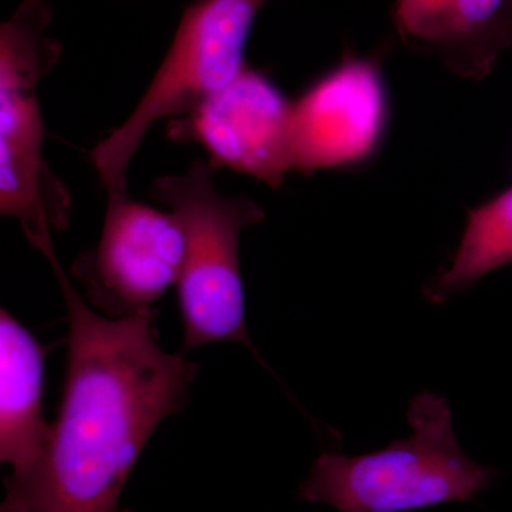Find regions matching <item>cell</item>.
Wrapping results in <instances>:
<instances>
[{"label":"cell","instance_id":"6da1fadb","mask_svg":"<svg viewBox=\"0 0 512 512\" xmlns=\"http://www.w3.org/2000/svg\"><path fill=\"white\" fill-rule=\"evenodd\" d=\"M46 259L69 318L62 403L42 457L6 478L0 512H133L120 505L131 471L187 403L198 365L161 348L156 316L106 318L73 288L55 251Z\"/></svg>","mask_w":512,"mask_h":512},{"label":"cell","instance_id":"7a4b0ae2","mask_svg":"<svg viewBox=\"0 0 512 512\" xmlns=\"http://www.w3.org/2000/svg\"><path fill=\"white\" fill-rule=\"evenodd\" d=\"M413 434L363 456L323 453L299 487L301 500L339 512H409L477 497L497 480L461 450L453 414L430 392L410 402Z\"/></svg>","mask_w":512,"mask_h":512},{"label":"cell","instance_id":"3957f363","mask_svg":"<svg viewBox=\"0 0 512 512\" xmlns=\"http://www.w3.org/2000/svg\"><path fill=\"white\" fill-rule=\"evenodd\" d=\"M151 195L170 208L184 234L183 268L175 286L183 320L181 353L220 342L241 343L255 353L245 323L239 238L245 228L265 220V211L245 195L218 191L211 165L202 160L187 173L157 178Z\"/></svg>","mask_w":512,"mask_h":512},{"label":"cell","instance_id":"277c9868","mask_svg":"<svg viewBox=\"0 0 512 512\" xmlns=\"http://www.w3.org/2000/svg\"><path fill=\"white\" fill-rule=\"evenodd\" d=\"M52 22L47 0H25L0 28V211L20 222L40 252L53 231L66 228L69 192L43 160V126L37 86L62 56L46 35Z\"/></svg>","mask_w":512,"mask_h":512},{"label":"cell","instance_id":"5b68a950","mask_svg":"<svg viewBox=\"0 0 512 512\" xmlns=\"http://www.w3.org/2000/svg\"><path fill=\"white\" fill-rule=\"evenodd\" d=\"M269 0H195L143 97L130 116L92 151L107 197L128 194L127 173L150 128L187 116L242 70L252 25Z\"/></svg>","mask_w":512,"mask_h":512},{"label":"cell","instance_id":"8992f818","mask_svg":"<svg viewBox=\"0 0 512 512\" xmlns=\"http://www.w3.org/2000/svg\"><path fill=\"white\" fill-rule=\"evenodd\" d=\"M184 252L183 229L171 212L116 195L107 197L99 244L74 261L73 276L106 318L156 316L154 305L177 286Z\"/></svg>","mask_w":512,"mask_h":512},{"label":"cell","instance_id":"52a82bcc","mask_svg":"<svg viewBox=\"0 0 512 512\" xmlns=\"http://www.w3.org/2000/svg\"><path fill=\"white\" fill-rule=\"evenodd\" d=\"M200 143L215 164L278 188L293 168V101L247 66L174 128Z\"/></svg>","mask_w":512,"mask_h":512},{"label":"cell","instance_id":"ba28073f","mask_svg":"<svg viewBox=\"0 0 512 512\" xmlns=\"http://www.w3.org/2000/svg\"><path fill=\"white\" fill-rule=\"evenodd\" d=\"M389 117L379 64L345 56L293 101V168L315 173L369 160L382 146Z\"/></svg>","mask_w":512,"mask_h":512},{"label":"cell","instance_id":"9c48e42d","mask_svg":"<svg viewBox=\"0 0 512 512\" xmlns=\"http://www.w3.org/2000/svg\"><path fill=\"white\" fill-rule=\"evenodd\" d=\"M393 22L404 45L464 79H484L512 47V0H394Z\"/></svg>","mask_w":512,"mask_h":512},{"label":"cell","instance_id":"30bf717a","mask_svg":"<svg viewBox=\"0 0 512 512\" xmlns=\"http://www.w3.org/2000/svg\"><path fill=\"white\" fill-rule=\"evenodd\" d=\"M45 356L42 343L5 309L0 312V460L12 474L42 457L52 424L43 417Z\"/></svg>","mask_w":512,"mask_h":512},{"label":"cell","instance_id":"8fae6325","mask_svg":"<svg viewBox=\"0 0 512 512\" xmlns=\"http://www.w3.org/2000/svg\"><path fill=\"white\" fill-rule=\"evenodd\" d=\"M512 264V185L468 212L467 227L450 268L424 288L431 303L464 291L495 269Z\"/></svg>","mask_w":512,"mask_h":512}]
</instances>
